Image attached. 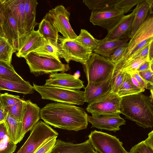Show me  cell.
Instances as JSON below:
<instances>
[{"label":"cell","instance_id":"cell-55","mask_svg":"<svg viewBox=\"0 0 153 153\" xmlns=\"http://www.w3.org/2000/svg\"></svg>","mask_w":153,"mask_h":153},{"label":"cell","instance_id":"cell-53","mask_svg":"<svg viewBox=\"0 0 153 153\" xmlns=\"http://www.w3.org/2000/svg\"><path fill=\"white\" fill-rule=\"evenodd\" d=\"M1 94L0 93V108H4V107L3 106V104H2V103L1 100Z\"/></svg>","mask_w":153,"mask_h":153},{"label":"cell","instance_id":"cell-23","mask_svg":"<svg viewBox=\"0 0 153 153\" xmlns=\"http://www.w3.org/2000/svg\"><path fill=\"white\" fill-rule=\"evenodd\" d=\"M128 40V39L112 41L97 39L98 45L93 51L102 56L109 58L110 56L118 48L127 45Z\"/></svg>","mask_w":153,"mask_h":153},{"label":"cell","instance_id":"cell-31","mask_svg":"<svg viewBox=\"0 0 153 153\" xmlns=\"http://www.w3.org/2000/svg\"><path fill=\"white\" fill-rule=\"evenodd\" d=\"M129 153H153V131L148 134V137L133 146Z\"/></svg>","mask_w":153,"mask_h":153},{"label":"cell","instance_id":"cell-16","mask_svg":"<svg viewBox=\"0 0 153 153\" xmlns=\"http://www.w3.org/2000/svg\"><path fill=\"white\" fill-rule=\"evenodd\" d=\"M94 150L88 139L79 143L57 139L50 153H99Z\"/></svg>","mask_w":153,"mask_h":153},{"label":"cell","instance_id":"cell-9","mask_svg":"<svg viewBox=\"0 0 153 153\" xmlns=\"http://www.w3.org/2000/svg\"><path fill=\"white\" fill-rule=\"evenodd\" d=\"M70 15V13L64 6L60 5L50 10L44 18L49 22L64 38L73 40L78 36L69 23Z\"/></svg>","mask_w":153,"mask_h":153},{"label":"cell","instance_id":"cell-1","mask_svg":"<svg viewBox=\"0 0 153 153\" xmlns=\"http://www.w3.org/2000/svg\"><path fill=\"white\" fill-rule=\"evenodd\" d=\"M40 118L55 128L76 131L86 129L88 115L84 109L74 105L51 103L40 109Z\"/></svg>","mask_w":153,"mask_h":153},{"label":"cell","instance_id":"cell-27","mask_svg":"<svg viewBox=\"0 0 153 153\" xmlns=\"http://www.w3.org/2000/svg\"><path fill=\"white\" fill-rule=\"evenodd\" d=\"M4 123L9 137L14 143L17 144L22 140L21 122L7 113Z\"/></svg>","mask_w":153,"mask_h":153},{"label":"cell","instance_id":"cell-33","mask_svg":"<svg viewBox=\"0 0 153 153\" xmlns=\"http://www.w3.org/2000/svg\"><path fill=\"white\" fill-rule=\"evenodd\" d=\"M73 40L88 48L92 51L97 48L98 45L97 39L94 38L87 30L84 29L81 30L79 35Z\"/></svg>","mask_w":153,"mask_h":153},{"label":"cell","instance_id":"cell-44","mask_svg":"<svg viewBox=\"0 0 153 153\" xmlns=\"http://www.w3.org/2000/svg\"><path fill=\"white\" fill-rule=\"evenodd\" d=\"M5 0H0V26L2 27L5 18Z\"/></svg>","mask_w":153,"mask_h":153},{"label":"cell","instance_id":"cell-2","mask_svg":"<svg viewBox=\"0 0 153 153\" xmlns=\"http://www.w3.org/2000/svg\"><path fill=\"white\" fill-rule=\"evenodd\" d=\"M120 111L127 119L145 129L153 126V104L142 92L121 98Z\"/></svg>","mask_w":153,"mask_h":153},{"label":"cell","instance_id":"cell-20","mask_svg":"<svg viewBox=\"0 0 153 153\" xmlns=\"http://www.w3.org/2000/svg\"><path fill=\"white\" fill-rule=\"evenodd\" d=\"M5 3L11 11L16 21L20 39L26 34L25 29V0H5Z\"/></svg>","mask_w":153,"mask_h":153},{"label":"cell","instance_id":"cell-24","mask_svg":"<svg viewBox=\"0 0 153 153\" xmlns=\"http://www.w3.org/2000/svg\"><path fill=\"white\" fill-rule=\"evenodd\" d=\"M153 3V0H144L137 5L135 8V12L133 23L131 38L139 27L148 18L147 16L150 11V7Z\"/></svg>","mask_w":153,"mask_h":153},{"label":"cell","instance_id":"cell-49","mask_svg":"<svg viewBox=\"0 0 153 153\" xmlns=\"http://www.w3.org/2000/svg\"><path fill=\"white\" fill-rule=\"evenodd\" d=\"M153 41L151 42L149 45L148 58L149 61L153 60Z\"/></svg>","mask_w":153,"mask_h":153},{"label":"cell","instance_id":"cell-50","mask_svg":"<svg viewBox=\"0 0 153 153\" xmlns=\"http://www.w3.org/2000/svg\"><path fill=\"white\" fill-rule=\"evenodd\" d=\"M131 80L132 83L136 87L141 90L143 92L145 91V89H143L142 88L140 84L138 82L137 80L133 76H132L131 74Z\"/></svg>","mask_w":153,"mask_h":153},{"label":"cell","instance_id":"cell-26","mask_svg":"<svg viewBox=\"0 0 153 153\" xmlns=\"http://www.w3.org/2000/svg\"><path fill=\"white\" fill-rule=\"evenodd\" d=\"M38 4L36 0H25V16L26 33L30 32L37 25L36 9Z\"/></svg>","mask_w":153,"mask_h":153},{"label":"cell","instance_id":"cell-22","mask_svg":"<svg viewBox=\"0 0 153 153\" xmlns=\"http://www.w3.org/2000/svg\"><path fill=\"white\" fill-rule=\"evenodd\" d=\"M7 90L23 94H32L34 89L29 82L15 81L0 76V90Z\"/></svg>","mask_w":153,"mask_h":153},{"label":"cell","instance_id":"cell-51","mask_svg":"<svg viewBox=\"0 0 153 153\" xmlns=\"http://www.w3.org/2000/svg\"><path fill=\"white\" fill-rule=\"evenodd\" d=\"M150 61V70L152 72H153V60Z\"/></svg>","mask_w":153,"mask_h":153},{"label":"cell","instance_id":"cell-13","mask_svg":"<svg viewBox=\"0 0 153 153\" xmlns=\"http://www.w3.org/2000/svg\"><path fill=\"white\" fill-rule=\"evenodd\" d=\"M49 78L46 80L44 85L78 90L84 87L83 81L63 72L50 74Z\"/></svg>","mask_w":153,"mask_h":153},{"label":"cell","instance_id":"cell-32","mask_svg":"<svg viewBox=\"0 0 153 153\" xmlns=\"http://www.w3.org/2000/svg\"><path fill=\"white\" fill-rule=\"evenodd\" d=\"M119 0H83V3L92 11L101 10L114 7Z\"/></svg>","mask_w":153,"mask_h":153},{"label":"cell","instance_id":"cell-8","mask_svg":"<svg viewBox=\"0 0 153 153\" xmlns=\"http://www.w3.org/2000/svg\"><path fill=\"white\" fill-rule=\"evenodd\" d=\"M88 140L99 153H129L116 136L101 131H92Z\"/></svg>","mask_w":153,"mask_h":153},{"label":"cell","instance_id":"cell-14","mask_svg":"<svg viewBox=\"0 0 153 153\" xmlns=\"http://www.w3.org/2000/svg\"><path fill=\"white\" fill-rule=\"evenodd\" d=\"M135 12L134 9L131 13L125 15L119 23L108 32L103 39L105 41H112L130 39Z\"/></svg>","mask_w":153,"mask_h":153},{"label":"cell","instance_id":"cell-5","mask_svg":"<svg viewBox=\"0 0 153 153\" xmlns=\"http://www.w3.org/2000/svg\"><path fill=\"white\" fill-rule=\"evenodd\" d=\"M31 73L36 76L58 72H66L70 69L68 64L62 63L56 59L40 56L34 52H30L25 58Z\"/></svg>","mask_w":153,"mask_h":153},{"label":"cell","instance_id":"cell-17","mask_svg":"<svg viewBox=\"0 0 153 153\" xmlns=\"http://www.w3.org/2000/svg\"><path fill=\"white\" fill-rule=\"evenodd\" d=\"M88 121L91 124V128H96L116 132L120 130V126L125 125L126 121L120 116H88Z\"/></svg>","mask_w":153,"mask_h":153},{"label":"cell","instance_id":"cell-43","mask_svg":"<svg viewBox=\"0 0 153 153\" xmlns=\"http://www.w3.org/2000/svg\"><path fill=\"white\" fill-rule=\"evenodd\" d=\"M138 73L142 79L148 83V84L153 85V72L149 69Z\"/></svg>","mask_w":153,"mask_h":153},{"label":"cell","instance_id":"cell-18","mask_svg":"<svg viewBox=\"0 0 153 153\" xmlns=\"http://www.w3.org/2000/svg\"><path fill=\"white\" fill-rule=\"evenodd\" d=\"M112 74L104 81L97 84L88 83L85 88L84 102L90 103L109 94L111 90Z\"/></svg>","mask_w":153,"mask_h":153},{"label":"cell","instance_id":"cell-54","mask_svg":"<svg viewBox=\"0 0 153 153\" xmlns=\"http://www.w3.org/2000/svg\"><path fill=\"white\" fill-rule=\"evenodd\" d=\"M1 123H0V124H1Z\"/></svg>","mask_w":153,"mask_h":153},{"label":"cell","instance_id":"cell-3","mask_svg":"<svg viewBox=\"0 0 153 153\" xmlns=\"http://www.w3.org/2000/svg\"><path fill=\"white\" fill-rule=\"evenodd\" d=\"M33 86L34 90L40 95L43 99L74 105H82L85 102L84 91L80 90L39 85L34 83Z\"/></svg>","mask_w":153,"mask_h":153},{"label":"cell","instance_id":"cell-46","mask_svg":"<svg viewBox=\"0 0 153 153\" xmlns=\"http://www.w3.org/2000/svg\"><path fill=\"white\" fill-rule=\"evenodd\" d=\"M150 62L149 59H147L139 66L137 69L136 72H139L149 70Z\"/></svg>","mask_w":153,"mask_h":153},{"label":"cell","instance_id":"cell-35","mask_svg":"<svg viewBox=\"0 0 153 153\" xmlns=\"http://www.w3.org/2000/svg\"><path fill=\"white\" fill-rule=\"evenodd\" d=\"M33 52L40 56L51 57L60 60L58 48L46 41L43 45Z\"/></svg>","mask_w":153,"mask_h":153},{"label":"cell","instance_id":"cell-48","mask_svg":"<svg viewBox=\"0 0 153 153\" xmlns=\"http://www.w3.org/2000/svg\"><path fill=\"white\" fill-rule=\"evenodd\" d=\"M7 113L5 111L4 108H0V122L2 123L4 122Z\"/></svg>","mask_w":153,"mask_h":153},{"label":"cell","instance_id":"cell-11","mask_svg":"<svg viewBox=\"0 0 153 153\" xmlns=\"http://www.w3.org/2000/svg\"><path fill=\"white\" fill-rule=\"evenodd\" d=\"M124 16L122 10L114 6L101 10L92 11L89 20L94 25L101 27L108 32L119 23Z\"/></svg>","mask_w":153,"mask_h":153},{"label":"cell","instance_id":"cell-41","mask_svg":"<svg viewBox=\"0 0 153 153\" xmlns=\"http://www.w3.org/2000/svg\"><path fill=\"white\" fill-rule=\"evenodd\" d=\"M127 45L118 48L109 57L111 62L114 65L119 62L126 52Z\"/></svg>","mask_w":153,"mask_h":153},{"label":"cell","instance_id":"cell-6","mask_svg":"<svg viewBox=\"0 0 153 153\" xmlns=\"http://www.w3.org/2000/svg\"><path fill=\"white\" fill-rule=\"evenodd\" d=\"M58 135L56 130L40 120L33 128L27 140L16 153H34L50 139Z\"/></svg>","mask_w":153,"mask_h":153},{"label":"cell","instance_id":"cell-40","mask_svg":"<svg viewBox=\"0 0 153 153\" xmlns=\"http://www.w3.org/2000/svg\"><path fill=\"white\" fill-rule=\"evenodd\" d=\"M1 98L4 108L15 104L22 99L19 96L13 95L7 93L1 94Z\"/></svg>","mask_w":153,"mask_h":153},{"label":"cell","instance_id":"cell-52","mask_svg":"<svg viewBox=\"0 0 153 153\" xmlns=\"http://www.w3.org/2000/svg\"><path fill=\"white\" fill-rule=\"evenodd\" d=\"M0 37H4L5 36L4 34L3 31V30L0 26Z\"/></svg>","mask_w":153,"mask_h":153},{"label":"cell","instance_id":"cell-7","mask_svg":"<svg viewBox=\"0 0 153 153\" xmlns=\"http://www.w3.org/2000/svg\"><path fill=\"white\" fill-rule=\"evenodd\" d=\"M58 52L59 58H64L68 63L71 61H75L85 65L89 60L92 51L88 48L73 39L59 37Z\"/></svg>","mask_w":153,"mask_h":153},{"label":"cell","instance_id":"cell-28","mask_svg":"<svg viewBox=\"0 0 153 153\" xmlns=\"http://www.w3.org/2000/svg\"><path fill=\"white\" fill-rule=\"evenodd\" d=\"M16 144L9 137L4 123L0 124V153H13L15 151Z\"/></svg>","mask_w":153,"mask_h":153},{"label":"cell","instance_id":"cell-12","mask_svg":"<svg viewBox=\"0 0 153 153\" xmlns=\"http://www.w3.org/2000/svg\"><path fill=\"white\" fill-rule=\"evenodd\" d=\"M46 42L38 31L33 29L20 38L16 55L18 57L24 58L28 53L34 51Z\"/></svg>","mask_w":153,"mask_h":153},{"label":"cell","instance_id":"cell-45","mask_svg":"<svg viewBox=\"0 0 153 153\" xmlns=\"http://www.w3.org/2000/svg\"><path fill=\"white\" fill-rule=\"evenodd\" d=\"M131 74L137 80L143 89H147L148 83L140 76L138 72H136Z\"/></svg>","mask_w":153,"mask_h":153},{"label":"cell","instance_id":"cell-21","mask_svg":"<svg viewBox=\"0 0 153 153\" xmlns=\"http://www.w3.org/2000/svg\"><path fill=\"white\" fill-rule=\"evenodd\" d=\"M152 37H153V17L150 16L148 17L139 27L130 39L127 46L126 52L124 56L131 51L142 41Z\"/></svg>","mask_w":153,"mask_h":153},{"label":"cell","instance_id":"cell-39","mask_svg":"<svg viewBox=\"0 0 153 153\" xmlns=\"http://www.w3.org/2000/svg\"><path fill=\"white\" fill-rule=\"evenodd\" d=\"M125 73L119 72L113 73L111 92L117 94L123 82Z\"/></svg>","mask_w":153,"mask_h":153},{"label":"cell","instance_id":"cell-38","mask_svg":"<svg viewBox=\"0 0 153 153\" xmlns=\"http://www.w3.org/2000/svg\"><path fill=\"white\" fill-rule=\"evenodd\" d=\"M144 0H119L114 7L122 10L125 14L129 12L134 6Z\"/></svg>","mask_w":153,"mask_h":153},{"label":"cell","instance_id":"cell-19","mask_svg":"<svg viewBox=\"0 0 153 153\" xmlns=\"http://www.w3.org/2000/svg\"><path fill=\"white\" fill-rule=\"evenodd\" d=\"M5 18L2 29L5 38L12 45L16 52L18 51L20 42L17 25L11 11L5 4Z\"/></svg>","mask_w":153,"mask_h":153},{"label":"cell","instance_id":"cell-37","mask_svg":"<svg viewBox=\"0 0 153 153\" xmlns=\"http://www.w3.org/2000/svg\"><path fill=\"white\" fill-rule=\"evenodd\" d=\"M148 59H149L148 57L137 58L126 64L117 72H121L130 74L136 72L139 66Z\"/></svg>","mask_w":153,"mask_h":153},{"label":"cell","instance_id":"cell-36","mask_svg":"<svg viewBox=\"0 0 153 153\" xmlns=\"http://www.w3.org/2000/svg\"><path fill=\"white\" fill-rule=\"evenodd\" d=\"M25 101L22 99L21 100L15 104L4 108V109L7 113H8L20 122H21L23 117Z\"/></svg>","mask_w":153,"mask_h":153},{"label":"cell","instance_id":"cell-30","mask_svg":"<svg viewBox=\"0 0 153 153\" xmlns=\"http://www.w3.org/2000/svg\"><path fill=\"white\" fill-rule=\"evenodd\" d=\"M16 51L8 40L5 38H0V61L11 65L13 54Z\"/></svg>","mask_w":153,"mask_h":153},{"label":"cell","instance_id":"cell-4","mask_svg":"<svg viewBox=\"0 0 153 153\" xmlns=\"http://www.w3.org/2000/svg\"><path fill=\"white\" fill-rule=\"evenodd\" d=\"M114 65L109 58L92 53L83 65L88 83L97 84L104 81L112 74Z\"/></svg>","mask_w":153,"mask_h":153},{"label":"cell","instance_id":"cell-15","mask_svg":"<svg viewBox=\"0 0 153 153\" xmlns=\"http://www.w3.org/2000/svg\"><path fill=\"white\" fill-rule=\"evenodd\" d=\"M40 108L30 100H25L24 107L23 116L21 122L22 130V138L33 128L40 119Z\"/></svg>","mask_w":153,"mask_h":153},{"label":"cell","instance_id":"cell-29","mask_svg":"<svg viewBox=\"0 0 153 153\" xmlns=\"http://www.w3.org/2000/svg\"><path fill=\"white\" fill-rule=\"evenodd\" d=\"M142 92L132 83L131 74L125 73L123 82L117 93V95L121 98Z\"/></svg>","mask_w":153,"mask_h":153},{"label":"cell","instance_id":"cell-42","mask_svg":"<svg viewBox=\"0 0 153 153\" xmlns=\"http://www.w3.org/2000/svg\"><path fill=\"white\" fill-rule=\"evenodd\" d=\"M57 137L55 136L50 139L34 153H50L54 147Z\"/></svg>","mask_w":153,"mask_h":153},{"label":"cell","instance_id":"cell-47","mask_svg":"<svg viewBox=\"0 0 153 153\" xmlns=\"http://www.w3.org/2000/svg\"><path fill=\"white\" fill-rule=\"evenodd\" d=\"M150 43L145 47L138 53L137 58H147L148 57Z\"/></svg>","mask_w":153,"mask_h":153},{"label":"cell","instance_id":"cell-25","mask_svg":"<svg viewBox=\"0 0 153 153\" xmlns=\"http://www.w3.org/2000/svg\"><path fill=\"white\" fill-rule=\"evenodd\" d=\"M37 30L47 42L58 48V33L49 22L43 18Z\"/></svg>","mask_w":153,"mask_h":153},{"label":"cell","instance_id":"cell-34","mask_svg":"<svg viewBox=\"0 0 153 153\" xmlns=\"http://www.w3.org/2000/svg\"><path fill=\"white\" fill-rule=\"evenodd\" d=\"M0 76L15 81L24 80L15 71L12 65L0 61Z\"/></svg>","mask_w":153,"mask_h":153},{"label":"cell","instance_id":"cell-10","mask_svg":"<svg viewBox=\"0 0 153 153\" xmlns=\"http://www.w3.org/2000/svg\"><path fill=\"white\" fill-rule=\"evenodd\" d=\"M121 97L110 92L102 98L89 103L86 110L92 116H120Z\"/></svg>","mask_w":153,"mask_h":153}]
</instances>
